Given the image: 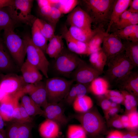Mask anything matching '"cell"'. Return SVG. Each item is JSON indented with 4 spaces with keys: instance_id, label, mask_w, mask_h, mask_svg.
Segmentation results:
<instances>
[{
    "instance_id": "6da1fadb",
    "label": "cell",
    "mask_w": 138,
    "mask_h": 138,
    "mask_svg": "<svg viewBox=\"0 0 138 138\" xmlns=\"http://www.w3.org/2000/svg\"><path fill=\"white\" fill-rule=\"evenodd\" d=\"M115 0H82L79 5L91 19L95 28L108 25Z\"/></svg>"
},
{
    "instance_id": "7a4b0ae2",
    "label": "cell",
    "mask_w": 138,
    "mask_h": 138,
    "mask_svg": "<svg viewBox=\"0 0 138 138\" xmlns=\"http://www.w3.org/2000/svg\"><path fill=\"white\" fill-rule=\"evenodd\" d=\"M107 64L108 68L104 72V78L110 84H115L120 79L132 71L134 67L124 52L109 59Z\"/></svg>"
},
{
    "instance_id": "3957f363",
    "label": "cell",
    "mask_w": 138,
    "mask_h": 138,
    "mask_svg": "<svg viewBox=\"0 0 138 138\" xmlns=\"http://www.w3.org/2000/svg\"><path fill=\"white\" fill-rule=\"evenodd\" d=\"M14 29L8 28L4 30L3 42L16 64L20 67L25 62V43L24 39L17 34Z\"/></svg>"
},
{
    "instance_id": "277c9868",
    "label": "cell",
    "mask_w": 138,
    "mask_h": 138,
    "mask_svg": "<svg viewBox=\"0 0 138 138\" xmlns=\"http://www.w3.org/2000/svg\"><path fill=\"white\" fill-rule=\"evenodd\" d=\"M33 1L13 0L7 7L6 10L12 19L17 24L23 23L32 26L36 18L31 14Z\"/></svg>"
},
{
    "instance_id": "5b68a950",
    "label": "cell",
    "mask_w": 138,
    "mask_h": 138,
    "mask_svg": "<svg viewBox=\"0 0 138 138\" xmlns=\"http://www.w3.org/2000/svg\"><path fill=\"white\" fill-rule=\"evenodd\" d=\"M74 82L59 77L48 79L45 85L48 103H59L64 99Z\"/></svg>"
},
{
    "instance_id": "8992f818",
    "label": "cell",
    "mask_w": 138,
    "mask_h": 138,
    "mask_svg": "<svg viewBox=\"0 0 138 138\" xmlns=\"http://www.w3.org/2000/svg\"><path fill=\"white\" fill-rule=\"evenodd\" d=\"M24 39L26 45V60L37 68L45 77L48 78L49 63L44 53L33 43L29 36H25Z\"/></svg>"
},
{
    "instance_id": "52a82bcc",
    "label": "cell",
    "mask_w": 138,
    "mask_h": 138,
    "mask_svg": "<svg viewBox=\"0 0 138 138\" xmlns=\"http://www.w3.org/2000/svg\"><path fill=\"white\" fill-rule=\"evenodd\" d=\"M80 123L87 135L91 137L98 135L102 131L104 123L96 112L90 110L82 113H77L72 116Z\"/></svg>"
},
{
    "instance_id": "ba28073f",
    "label": "cell",
    "mask_w": 138,
    "mask_h": 138,
    "mask_svg": "<svg viewBox=\"0 0 138 138\" xmlns=\"http://www.w3.org/2000/svg\"><path fill=\"white\" fill-rule=\"evenodd\" d=\"M54 67L59 74L70 76L82 60L77 54L64 48L55 59Z\"/></svg>"
},
{
    "instance_id": "9c48e42d",
    "label": "cell",
    "mask_w": 138,
    "mask_h": 138,
    "mask_svg": "<svg viewBox=\"0 0 138 138\" xmlns=\"http://www.w3.org/2000/svg\"><path fill=\"white\" fill-rule=\"evenodd\" d=\"M101 74L90 64L82 60L70 76L74 82L87 85Z\"/></svg>"
},
{
    "instance_id": "30bf717a",
    "label": "cell",
    "mask_w": 138,
    "mask_h": 138,
    "mask_svg": "<svg viewBox=\"0 0 138 138\" xmlns=\"http://www.w3.org/2000/svg\"><path fill=\"white\" fill-rule=\"evenodd\" d=\"M6 138H32L33 122L11 121L6 122Z\"/></svg>"
},
{
    "instance_id": "8fae6325",
    "label": "cell",
    "mask_w": 138,
    "mask_h": 138,
    "mask_svg": "<svg viewBox=\"0 0 138 138\" xmlns=\"http://www.w3.org/2000/svg\"><path fill=\"white\" fill-rule=\"evenodd\" d=\"M67 24L85 31L91 32V20L87 13L79 5H77L68 15Z\"/></svg>"
},
{
    "instance_id": "7c38bea8",
    "label": "cell",
    "mask_w": 138,
    "mask_h": 138,
    "mask_svg": "<svg viewBox=\"0 0 138 138\" xmlns=\"http://www.w3.org/2000/svg\"><path fill=\"white\" fill-rule=\"evenodd\" d=\"M27 84L21 75L14 73L0 74V88L8 95L17 93Z\"/></svg>"
},
{
    "instance_id": "4fadbf2b",
    "label": "cell",
    "mask_w": 138,
    "mask_h": 138,
    "mask_svg": "<svg viewBox=\"0 0 138 138\" xmlns=\"http://www.w3.org/2000/svg\"><path fill=\"white\" fill-rule=\"evenodd\" d=\"M22 89L13 94L8 95L0 102V114L4 121L12 120L15 108L20 98L25 94Z\"/></svg>"
},
{
    "instance_id": "5bb4252c",
    "label": "cell",
    "mask_w": 138,
    "mask_h": 138,
    "mask_svg": "<svg viewBox=\"0 0 138 138\" xmlns=\"http://www.w3.org/2000/svg\"><path fill=\"white\" fill-rule=\"evenodd\" d=\"M102 44L101 49L107 56V60L124 52L121 39L112 33L105 36Z\"/></svg>"
},
{
    "instance_id": "9a60e30c",
    "label": "cell",
    "mask_w": 138,
    "mask_h": 138,
    "mask_svg": "<svg viewBox=\"0 0 138 138\" xmlns=\"http://www.w3.org/2000/svg\"><path fill=\"white\" fill-rule=\"evenodd\" d=\"M63 106L59 103H48L43 108V116L46 119L53 121L60 126L64 125L69 119L64 113Z\"/></svg>"
},
{
    "instance_id": "2e32d148",
    "label": "cell",
    "mask_w": 138,
    "mask_h": 138,
    "mask_svg": "<svg viewBox=\"0 0 138 138\" xmlns=\"http://www.w3.org/2000/svg\"><path fill=\"white\" fill-rule=\"evenodd\" d=\"M61 36L66 41L68 49L77 54L89 55L87 43L77 40L73 37L68 32L66 25L62 28Z\"/></svg>"
},
{
    "instance_id": "e0dca14e",
    "label": "cell",
    "mask_w": 138,
    "mask_h": 138,
    "mask_svg": "<svg viewBox=\"0 0 138 138\" xmlns=\"http://www.w3.org/2000/svg\"><path fill=\"white\" fill-rule=\"evenodd\" d=\"M121 90L126 91L137 97L138 95V72L131 71L115 84Z\"/></svg>"
},
{
    "instance_id": "ac0fdd59",
    "label": "cell",
    "mask_w": 138,
    "mask_h": 138,
    "mask_svg": "<svg viewBox=\"0 0 138 138\" xmlns=\"http://www.w3.org/2000/svg\"><path fill=\"white\" fill-rule=\"evenodd\" d=\"M17 65L3 42L0 43V74L14 73Z\"/></svg>"
},
{
    "instance_id": "d6986e66",
    "label": "cell",
    "mask_w": 138,
    "mask_h": 138,
    "mask_svg": "<svg viewBox=\"0 0 138 138\" xmlns=\"http://www.w3.org/2000/svg\"><path fill=\"white\" fill-rule=\"evenodd\" d=\"M22 76L27 84H34L42 81L43 76L36 67L26 60L20 67Z\"/></svg>"
},
{
    "instance_id": "ffe728a7",
    "label": "cell",
    "mask_w": 138,
    "mask_h": 138,
    "mask_svg": "<svg viewBox=\"0 0 138 138\" xmlns=\"http://www.w3.org/2000/svg\"><path fill=\"white\" fill-rule=\"evenodd\" d=\"M28 94L41 108H43L48 103L45 83L42 81L34 84L33 88Z\"/></svg>"
},
{
    "instance_id": "44dd1931",
    "label": "cell",
    "mask_w": 138,
    "mask_h": 138,
    "mask_svg": "<svg viewBox=\"0 0 138 138\" xmlns=\"http://www.w3.org/2000/svg\"><path fill=\"white\" fill-rule=\"evenodd\" d=\"M131 0H115L110 22L106 32L109 33L111 28L119 21L123 13L127 10Z\"/></svg>"
},
{
    "instance_id": "7402d4cb",
    "label": "cell",
    "mask_w": 138,
    "mask_h": 138,
    "mask_svg": "<svg viewBox=\"0 0 138 138\" xmlns=\"http://www.w3.org/2000/svg\"><path fill=\"white\" fill-rule=\"evenodd\" d=\"M60 125L52 120L46 119L39 127V132L42 138H56L59 135Z\"/></svg>"
},
{
    "instance_id": "603a6c76",
    "label": "cell",
    "mask_w": 138,
    "mask_h": 138,
    "mask_svg": "<svg viewBox=\"0 0 138 138\" xmlns=\"http://www.w3.org/2000/svg\"><path fill=\"white\" fill-rule=\"evenodd\" d=\"M94 29V34L87 44L89 55L101 48V45L104 38L108 34L106 33L104 27H99Z\"/></svg>"
},
{
    "instance_id": "cb8c5ba5",
    "label": "cell",
    "mask_w": 138,
    "mask_h": 138,
    "mask_svg": "<svg viewBox=\"0 0 138 138\" xmlns=\"http://www.w3.org/2000/svg\"><path fill=\"white\" fill-rule=\"evenodd\" d=\"M61 35H55L49 40L45 53L51 58L55 59L64 48V43Z\"/></svg>"
},
{
    "instance_id": "d4e9b609",
    "label": "cell",
    "mask_w": 138,
    "mask_h": 138,
    "mask_svg": "<svg viewBox=\"0 0 138 138\" xmlns=\"http://www.w3.org/2000/svg\"><path fill=\"white\" fill-rule=\"evenodd\" d=\"M112 34L123 40L138 42V25L126 27L113 31Z\"/></svg>"
},
{
    "instance_id": "484cf974",
    "label": "cell",
    "mask_w": 138,
    "mask_h": 138,
    "mask_svg": "<svg viewBox=\"0 0 138 138\" xmlns=\"http://www.w3.org/2000/svg\"><path fill=\"white\" fill-rule=\"evenodd\" d=\"M89 60L90 65L101 74L107 64V58L101 48L89 55Z\"/></svg>"
},
{
    "instance_id": "4316f807",
    "label": "cell",
    "mask_w": 138,
    "mask_h": 138,
    "mask_svg": "<svg viewBox=\"0 0 138 138\" xmlns=\"http://www.w3.org/2000/svg\"><path fill=\"white\" fill-rule=\"evenodd\" d=\"M110 84L104 77H98L89 84V89L94 94L99 96L104 95L109 89Z\"/></svg>"
},
{
    "instance_id": "83f0119b",
    "label": "cell",
    "mask_w": 138,
    "mask_h": 138,
    "mask_svg": "<svg viewBox=\"0 0 138 138\" xmlns=\"http://www.w3.org/2000/svg\"><path fill=\"white\" fill-rule=\"evenodd\" d=\"M20 99V104L30 116L32 117L38 115H43V110L29 96L25 94L21 96Z\"/></svg>"
},
{
    "instance_id": "f1b7e54d",
    "label": "cell",
    "mask_w": 138,
    "mask_h": 138,
    "mask_svg": "<svg viewBox=\"0 0 138 138\" xmlns=\"http://www.w3.org/2000/svg\"><path fill=\"white\" fill-rule=\"evenodd\" d=\"M122 43L125 55L131 61L134 67H138V42L123 40Z\"/></svg>"
},
{
    "instance_id": "f546056e",
    "label": "cell",
    "mask_w": 138,
    "mask_h": 138,
    "mask_svg": "<svg viewBox=\"0 0 138 138\" xmlns=\"http://www.w3.org/2000/svg\"><path fill=\"white\" fill-rule=\"evenodd\" d=\"M31 32L32 42L45 53L48 40L41 32L35 22L32 26Z\"/></svg>"
},
{
    "instance_id": "4dcf8cb0",
    "label": "cell",
    "mask_w": 138,
    "mask_h": 138,
    "mask_svg": "<svg viewBox=\"0 0 138 138\" xmlns=\"http://www.w3.org/2000/svg\"><path fill=\"white\" fill-rule=\"evenodd\" d=\"M72 105L77 113H82L90 110L93 107V102L91 98L86 95L76 98Z\"/></svg>"
},
{
    "instance_id": "1f68e13d",
    "label": "cell",
    "mask_w": 138,
    "mask_h": 138,
    "mask_svg": "<svg viewBox=\"0 0 138 138\" xmlns=\"http://www.w3.org/2000/svg\"><path fill=\"white\" fill-rule=\"evenodd\" d=\"M68 31L70 34L76 40L87 44L94 34V29H93L91 32H89L70 26Z\"/></svg>"
},
{
    "instance_id": "d6a6232c",
    "label": "cell",
    "mask_w": 138,
    "mask_h": 138,
    "mask_svg": "<svg viewBox=\"0 0 138 138\" xmlns=\"http://www.w3.org/2000/svg\"><path fill=\"white\" fill-rule=\"evenodd\" d=\"M34 22L41 32L48 41L55 35V28L45 20L37 18Z\"/></svg>"
},
{
    "instance_id": "836d02e7",
    "label": "cell",
    "mask_w": 138,
    "mask_h": 138,
    "mask_svg": "<svg viewBox=\"0 0 138 138\" xmlns=\"http://www.w3.org/2000/svg\"><path fill=\"white\" fill-rule=\"evenodd\" d=\"M17 23L12 18L6 10L0 9V30L14 29Z\"/></svg>"
},
{
    "instance_id": "e575fe53",
    "label": "cell",
    "mask_w": 138,
    "mask_h": 138,
    "mask_svg": "<svg viewBox=\"0 0 138 138\" xmlns=\"http://www.w3.org/2000/svg\"><path fill=\"white\" fill-rule=\"evenodd\" d=\"M67 138H86L87 134L81 125L73 124L68 127Z\"/></svg>"
},
{
    "instance_id": "d590c367",
    "label": "cell",
    "mask_w": 138,
    "mask_h": 138,
    "mask_svg": "<svg viewBox=\"0 0 138 138\" xmlns=\"http://www.w3.org/2000/svg\"><path fill=\"white\" fill-rule=\"evenodd\" d=\"M79 1L75 0H58L55 6L62 14L69 13L79 5Z\"/></svg>"
},
{
    "instance_id": "8d00e7d4",
    "label": "cell",
    "mask_w": 138,
    "mask_h": 138,
    "mask_svg": "<svg viewBox=\"0 0 138 138\" xmlns=\"http://www.w3.org/2000/svg\"><path fill=\"white\" fill-rule=\"evenodd\" d=\"M120 92L123 97V102L126 109L131 110L135 108L137 105V97L125 90H121Z\"/></svg>"
},
{
    "instance_id": "74e56055",
    "label": "cell",
    "mask_w": 138,
    "mask_h": 138,
    "mask_svg": "<svg viewBox=\"0 0 138 138\" xmlns=\"http://www.w3.org/2000/svg\"><path fill=\"white\" fill-rule=\"evenodd\" d=\"M62 14L57 8L52 6L51 11L45 19L55 29Z\"/></svg>"
},
{
    "instance_id": "f35d334b",
    "label": "cell",
    "mask_w": 138,
    "mask_h": 138,
    "mask_svg": "<svg viewBox=\"0 0 138 138\" xmlns=\"http://www.w3.org/2000/svg\"><path fill=\"white\" fill-rule=\"evenodd\" d=\"M104 96L106 98L117 104L123 102V96L121 92L117 91L108 89Z\"/></svg>"
},
{
    "instance_id": "ab89813d",
    "label": "cell",
    "mask_w": 138,
    "mask_h": 138,
    "mask_svg": "<svg viewBox=\"0 0 138 138\" xmlns=\"http://www.w3.org/2000/svg\"><path fill=\"white\" fill-rule=\"evenodd\" d=\"M132 13L127 10L125 11L121 15L118 22L113 27L114 31L120 29L122 26L130 18Z\"/></svg>"
},
{
    "instance_id": "60d3db41",
    "label": "cell",
    "mask_w": 138,
    "mask_h": 138,
    "mask_svg": "<svg viewBox=\"0 0 138 138\" xmlns=\"http://www.w3.org/2000/svg\"><path fill=\"white\" fill-rule=\"evenodd\" d=\"M77 93L74 84H73L64 98L66 103L69 105H72L77 98Z\"/></svg>"
},
{
    "instance_id": "b9f144b4",
    "label": "cell",
    "mask_w": 138,
    "mask_h": 138,
    "mask_svg": "<svg viewBox=\"0 0 138 138\" xmlns=\"http://www.w3.org/2000/svg\"><path fill=\"white\" fill-rule=\"evenodd\" d=\"M75 85L77 93V98L81 97L86 95L87 91V85L77 83Z\"/></svg>"
},
{
    "instance_id": "7bdbcfd3",
    "label": "cell",
    "mask_w": 138,
    "mask_h": 138,
    "mask_svg": "<svg viewBox=\"0 0 138 138\" xmlns=\"http://www.w3.org/2000/svg\"><path fill=\"white\" fill-rule=\"evenodd\" d=\"M131 129H135L138 125V114L136 111L130 113L128 115Z\"/></svg>"
},
{
    "instance_id": "ee69618b",
    "label": "cell",
    "mask_w": 138,
    "mask_h": 138,
    "mask_svg": "<svg viewBox=\"0 0 138 138\" xmlns=\"http://www.w3.org/2000/svg\"><path fill=\"white\" fill-rule=\"evenodd\" d=\"M138 24V13H132L130 18L122 26L121 29L129 26L137 25Z\"/></svg>"
},
{
    "instance_id": "f6af8a7d",
    "label": "cell",
    "mask_w": 138,
    "mask_h": 138,
    "mask_svg": "<svg viewBox=\"0 0 138 138\" xmlns=\"http://www.w3.org/2000/svg\"><path fill=\"white\" fill-rule=\"evenodd\" d=\"M19 108L21 117L23 122H33V120L28 114L23 107L20 103Z\"/></svg>"
},
{
    "instance_id": "bcb514c9",
    "label": "cell",
    "mask_w": 138,
    "mask_h": 138,
    "mask_svg": "<svg viewBox=\"0 0 138 138\" xmlns=\"http://www.w3.org/2000/svg\"><path fill=\"white\" fill-rule=\"evenodd\" d=\"M128 9L132 13H138V0H131Z\"/></svg>"
},
{
    "instance_id": "7dc6e473",
    "label": "cell",
    "mask_w": 138,
    "mask_h": 138,
    "mask_svg": "<svg viewBox=\"0 0 138 138\" xmlns=\"http://www.w3.org/2000/svg\"><path fill=\"white\" fill-rule=\"evenodd\" d=\"M52 7V6H48L39 8L40 14L44 19L50 12Z\"/></svg>"
},
{
    "instance_id": "c3c4849f",
    "label": "cell",
    "mask_w": 138,
    "mask_h": 138,
    "mask_svg": "<svg viewBox=\"0 0 138 138\" xmlns=\"http://www.w3.org/2000/svg\"><path fill=\"white\" fill-rule=\"evenodd\" d=\"M107 138H123V133L118 130H114L108 134Z\"/></svg>"
},
{
    "instance_id": "681fc988",
    "label": "cell",
    "mask_w": 138,
    "mask_h": 138,
    "mask_svg": "<svg viewBox=\"0 0 138 138\" xmlns=\"http://www.w3.org/2000/svg\"><path fill=\"white\" fill-rule=\"evenodd\" d=\"M111 102L109 100L106 98L103 99L101 102V106L102 109L108 111L110 108Z\"/></svg>"
},
{
    "instance_id": "f907efd6",
    "label": "cell",
    "mask_w": 138,
    "mask_h": 138,
    "mask_svg": "<svg viewBox=\"0 0 138 138\" xmlns=\"http://www.w3.org/2000/svg\"><path fill=\"white\" fill-rule=\"evenodd\" d=\"M120 119L122 122L123 128L130 129V126L128 115L123 116L121 117Z\"/></svg>"
},
{
    "instance_id": "816d5d0a",
    "label": "cell",
    "mask_w": 138,
    "mask_h": 138,
    "mask_svg": "<svg viewBox=\"0 0 138 138\" xmlns=\"http://www.w3.org/2000/svg\"><path fill=\"white\" fill-rule=\"evenodd\" d=\"M37 1L39 8L48 6H52L51 0H38Z\"/></svg>"
},
{
    "instance_id": "f5cc1de1",
    "label": "cell",
    "mask_w": 138,
    "mask_h": 138,
    "mask_svg": "<svg viewBox=\"0 0 138 138\" xmlns=\"http://www.w3.org/2000/svg\"><path fill=\"white\" fill-rule=\"evenodd\" d=\"M123 138H138V134L137 132L134 131L123 133Z\"/></svg>"
},
{
    "instance_id": "db71d44e",
    "label": "cell",
    "mask_w": 138,
    "mask_h": 138,
    "mask_svg": "<svg viewBox=\"0 0 138 138\" xmlns=\"http://www.w3.org/2000/svg\"><path fill=\"white\" fill-rule=\"evenodd\" d=\"M13 0H0V9L7 7L10 5Z\"/></svg>"
},
{
    "instance_id": "11a10c76",
    "label": "cell",
    "mask_w": 138,
    "mask_h": 138,
    "mask_svg": "<svg viewBox=\"0 0 138 138\" xmlns=\"http://www.w3.org/2000/svg\"><path fill=\"white\" fill-rule=\"evenodd\" d=\"M113 126L116 128L121 129L123 128V124L120 119L114 120L112 122Z\"/></svg>"
},
{
    "instance_id": "9f6ffc18",
    "label": "cell",
    "mask_w": 138,
    "mask_h": 138,
    "mask_svg": "<svg viewBox=\"0 0 138 138\" xmlns=\"http://www.w3.org/2000/svg\"><path fill=\"white\" fill-rule=\"evenodd\" d=\"M118 109L116 107L110 108L107 111L109 114L113 115L116 114L118 111Z\"/></svg>"
},
{
    "instance_id": "6f0895ef",
    "label": "cell",
    "mask_w": 138,
    "mask_h": 138,
    "mask_svg": "<svg viewBox=\"0 0 138 138\" xmlns=\"http://www.w3.org/2000/svg\"><path fill=\"white\" fill-rule=\"evenodd\" d=\"M4 121L0 114V131L3 132L4 131Z\"/></svg>"
},
{
    "instance_id": "680465c9",
    "label": "cell",
    "mask_w": 138,
    "mask_h": 138,
    "mask_svg": "<svg viewBox=\"0 0 138 138\" xmlns=\"http://www.w3.org/2000/svg\"><path fill=\"white\" fill-rule=\"evenodd\" d=\"M8 95L0 88V102Z\"/></svg>"
},
{
    "instance_id": "91938a15",
    "label": "cell",
    "mask_w": 138,
    "mask_h": 138,
    "mask_svg": "<svg viewBox=\"0 0 138 138\" xmlns=\"http://www.w3.org/2000/svg\"><path fill=\"white\" fill-rule=\"evenodd\" d=\"M0 138H6L5 130L4 131H0Z\"/></svg>"
},
{
    "instance_id": "94428289",
    "label": "cell",
    "mask_w": 138,
    "mask_h": 138,
    "mask_svg": "<svg viewBox=\"0 0 138 138\" xmlns=\"http://www.w3.org/2000/svg\"><path fill=\"white\" fill-rule=\"evenodd\" d=\"M117 103H116L112 102H111V105H110V108H114L116 107V106L117 105Z\"/></svg>"
},
{
    "instance_id": "6125c7cd",
    "label": "cell",
    "mask_w": 138,
    "mask_h": 138,
    "mask_svg": "<svg viewBox=\"0 0 138 138\" xmlns=\"http://www.w3.org/2000/svg\"><path fill=\"white\" fill-rule=\"evenodd\" d=\"M2 41V40H1V39H0V43H1V42Z\"/></svg>"
},
{
    "instance_id": "be15d7a7",
    "label": "cell",
    "mask_w": 138,
    "mask_h": 138,
    "mask_svg": "<svg viewBox=\"0 0 138 138\" xmlns=\"http://www.w3.org/2000/svg\"></svg>"
}]
</instances>
